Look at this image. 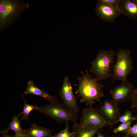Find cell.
<instances>
[{"mask_svg": "<svg viewBox=\"0 0 137 137\" xmlns=\"http://www.w3.org/2000/svg\"><path fill=\"white\" fill-rule=\"evenodd\" d=\"M81 73L82 76L77 78L79 83L74 84L78 87L75 93L81 97L80 102L91 107L96 102H100V99L104 95L101 90L104 86L98 82L96 77L93 78L87 70L85 73L82 72Z\"/></svg>", "mask_w": 137, "mask_h": 137, "instance_id": "6da1fadb", "label": "cell"}, {"mask_svg": "<svg viewBox=\"0 0 137 137\" xmlns=\"http://www.w3.org/2000/svg\"><path fill=\"white\" fill-rule=\"evenodd\" d=\"M29 6L22 0H1L0 31L14 24Z\"/></svg>", "mask_w": 137, "mask_h": 137, "instance_id": "7a4b0ae2", "label": "cell"}, {"mask_svg": "<svg viewBox=\"0 0 137 137\" xmlns=\"http://www.w3.org/2000/svg\"><path fill=\"white\" fill-rule=\"evenodd\" d=\"M116 53L112 50L99 51L95 59L91 62L90 70L96 77L98 81L111 77V65L114 62Z\"/></svg>", "mask_w": 137, "mask_h": 137, "instance_id": "3957f363", "label": "cell"}, {"mask_svg": "<svg viewBox=\"0 0 137 137\" xmlns=\"http://www.w3.org/2000/svg\"><path fill=\"white\" fill-rule=\"evenodd\" d=\"M130 50L120 49L116 53V61L111 67L112 75L111 80L121 81L122 83L129 82L127 77L133 68Z\"/></svg>", "mask_w": 137, "mask_h": 137, "instance_id": "277c9868", "label": "cell"}, {"mask_svg": "<svg viewBox=\"0 0 137 137\" xmlns=\"http://www.w3.org/2000/svg\"><path fill=\"white\" fill-rule=\"evenodd\" d=\"M38 111L40 113L52 118L59 123L69 121L73 122L78 119L77 114L71 113L63 104L57 101L40 107Z\"/></svg>", "mask_w": 137, "mask_h": 137, "instance_id": "5b68a950", "label": "cell"}, {"mask_svg": "<svg viewBox=\"0 0 137 137\" xmlns=\"http://www.w3.org/2000/svg\"><path fill=\"white\" fill-rule=\"evenodd\" d=\"M79 124L83 127L109 126L100 109L90 106L83 108Z\"/></svg>", "mask_w": 137, "mask_h": 137, "instance_id": "8992f818", "label": "cell"}, {"mask_svg": "<svg viewBox=\"0 0 137 137\" xmlns=\"http://www.w3.org/2000/svg\"><path fill=\"white\" fill-rule=\"evenodd\" d=\"M59 95L63 100L64 106L71 113L77 114L79 112V108L68 76L63 78V84Z\"/></svg>", "mask_w": 137, "mask_h": 137, "instance_id": "52a82bcc", "label": "cell"}, {"mask_svg": "<svg viewBox=\"0 0 137 137\" xmlns=\"http://www.w3.org/2000/svg\"><path fill=\"white\" fill-rule=\"evenodd\" d=\"M135 90L132 83H122L110 90L111 100L117 105L129 100L131 99Z\"/></svg>", "mask_w": 137, "mask_h": 137, "instance_id": "ba28073f", "label": "cell"}, {"mask_svg": "<svg viewBox=\"0 0 137 137\" xmlns=\"http://www.w3.org/2000/svg\"><path fill=\"white\" fill-rule=\"evenodd\" d=\"M117 5L108 4L98 0L95 8L96 13L103 21L113 23L121 14Z\"/></svg>", "mask_w": 137, "mask_h": 137, "instance_id": "9c48e42d", "label": "cell"}, {"mask_svg": "<svg viewBox=\"0 0 137 137\" xmlns=\"http://www.w3.org/2000/svg\"><path fill=\"white\" fill-rule=\"evenodd\" d=\"M100 109L110 126L109 130L116 124L121 116L119 108L112 100H106Z\"/></svg>", "mask_w": 137, "mask_h": 137, "instance_id": "30bf717a", "label": "cell"}, {"mask_svg": "<svg viewBox=\"0 0 137 137\" xmlns=\"http://www.w3.org/2000/svg\"><path fill=\"white\" fill-rule=\"evenodd\" d=\"M117 5L121 14L131 19H137V0H119Z\"/></svg>", "mask_w": 137, "mask_h": 137, "instance_id": "8fae6325", "label": "cell"}, {"mask_svg": "<svg viewBox=\"0 0 137 137\" xmlns=\"http://www.w3.org/2000/svg\"><path fill=\"white\" fill-rule=\"evenodd\" d=\"M24 93L26 95L32 94L39 96L47 99L50 102L57 101L56 96L51 95L40 89L35 85L32 80L28 81L27 87Z\"/></svg>", "mask_w": 137, "mask_h": 137, "instance_id": "7c38bea8", "label": "cell"}, {"mask_svg": "<svg viewBox=\"0 0 137 137\" xmlns=\"http://www.w3.org/2000/svg\"><path fill=\"white\" fill-rule=\"evenodd\" d=\"M23 133L27 137H52V132L49 129L33 123L29 129L24 130Z\"/></svg>", "mask_w": 137, "mask_h": 137, "instance_id": "4fadbf2b", "label": "cell"}, {"mask_svg": "<svg viewBox=\"0 0 137 137\" xmlns=\"http://www.w3.org/2000/svg\"><path fill=\"white\" fill-rule=\"evenodd\" d=\"M103 128L100 126L83 127L77 123L74 125L73 131L75 134V137H94L97 132Z\"/></svg>", "mask_w": 137, "mask_h": 137, "instance_id": "5bb4252c", "label": "cell"}, {"mask_svg": "<svg viewBox=\"0 0 137 137\" xmlns=\"http://www.w3.org/2000/svg\"><path fill=\"white\" fill-rule=\"evenodd\" d=\"M19 117L18 115H14L12 120L9 123L8 128L5 129L1 130L0 133L2 134L7 133L8 131L10 130H13L15 134L23 133L24 129H23L21 126L20 121L18 119Z\"/></svg>", "mask_w": 137, "mask_h": 137, "instance_id": "9a60e30c", "label": "cell"}, {"mask_svg": "<svg viewBox=\"0 0 137 137\" xmlns=\"http://www.w3.org/2000/svg\"><path fill=\"white\" fill-rule=\"evenodd\" d=\"M24 99V106L23 110L18 115L19 116L23 114L21 120L25 119L28 120V116L30 112L33 110H38L39 107L37 105H31L28 104L24 98L23 95H22Z\"/></svg>", "mask_w": 137, "mask_h": 137, "instance_id": "2e32d148", "label": "cell"}, {"mask_svg": "<svg viewBox=\"0 0 137 137\" xmlns=\"http://www.w3.org/2000/svg\"><path fill=\"white\" fill-rule=\"evenodd\" d=\"M66 123V126L64 129L52 137H75V133L72 131L71 132L69 130L68 122Z\"/></svg>", "mask_w": 137, "mask_h": 137, "instance_id": "e0dca14e", "label": "cell"}, {"mask_svg": "<svg viewBox=\"0 0 137 137\" xmlns=\"http://www.w3.org/2000/svg\"><path fill=\"white\" fill-rule=\"evenodd\" d=\"M137 119V118L133 116L132 112L129 110L127 111L122 115L121 116L116 122L125 123Z\"/></svg>", "mask_w": 137, "mask_h": 137, "instance_id": "ac0fdd59", "label": "cell"}, {"mask_svg": "<svg viewBox=\"0 0 137 137\" xmlns=\"http://www.w3.org/2000/svg\"><path fill=\"white\" fill-rule=\"evenodd\" d=\"M133 121L125 123H122L118 127L114 129L113 131L115 133L122 132L125 133L130 127L131 122Z\"/></svg>", "mask_w": 137, "mask_h": 137, "instance_id": "d6986e66", "label": "cell"}, {"mask_svg": "<svg viewBox=\"0 0 137 137\" xmlns=\"http://www.w3.org/2000/svg\"><path fill=\"white\" fill-rule=\"evenodd\" d=\"M125 134L134 137H137V123L132 127H130L129 129Z\"/></svg>", "mask_w": 137, "mask_h": 137, "instance_id": "ffe728a7", "label": "cell"}, {"mask_svg": "<svg viewBox=\"0 0 137 137\" xmlns=\"http://www.w3.org/2000/svg\"><path fill=\"white\" fill-rule=\"evenodd\" d=\"M131 100L132 104V107L137 108V89H135Z\"/></svg>", "mask_w": 137, "mask_h": 137, "instance_id": "44dd1931", "label": "cell"}, {"mask_svg": "<svg viewBox=\"0 0 137 137\" xmlns=\"http://www.w3.org/2000/svg\"><path fill=\"white\" fill-rule=\"evenodd\" d=\"M101 2L110 5H118L119 0H100Z\"/></svg>", "mask_w": 137, "mask_h": 137, "instance_id": "7402d4cb", "label": "cell"}, {"mask_svg": "<svg viewBox=\"0 0 137 137\" xmlns=\"http://www.w3.org/2000/svg\"><path fill=\"white\" fill-rule=\"evenodd\" d=\"M13 137H27L26 134L23 133H20L15 135L13 136Z\"/></svg>", "mask_w": 137, "mask_h": 137, "instance_id": "603a6c76", "label": "cell"}, {"mask_svg": "<svg viewBox=\"0 0 137 137\" xmlns=\"http://www.w3.org/2000/svg\"><path fill=\"white\" fill-rule=\"evenodd\" d=\"M101 129H100L96 133V134L97 135V137H105V135L101 133Z\"/></svg>", "mask_w": 137, "mask_h": 137, "instance_id": "cb8c5ba5", "label": "cell"}, {"mask_svg": "<svg viewBox=\"0 0 137 137\" xmlns=\"http://www.w3.org/2000/svg\"><path fill=\"white\" fill-rule=\"evenodd\" d=\"M3 135V137H13V136L11 135H9L7 133H4L2 134Z\"/></svg>", "mask_w": 137, "mask_h": 137, "instance_id": "d4e9b609", "label": "cell"}, {"mask_svg": "<svg viewBox=\"0 0 137 137\" xmlns=\"http://www.w3.org/2000/svg\"><path fill=\"white\" fill-rule=\"evenodd\" d=\"M121 137H130V136L128 135H125L124 136Z\"/></svg>", "mask_w": 137, "mask_h": 137, "instance_id": "484cf974", "label": "cell"}, {"mask_svg": "<svg viewBox=\"0 0 137 137\" xmlns=\"http://www.w3.org/2000/svg\"><path fill=\"white\" fill-rule=\"evenodd\" d=\"M136 117L137 118V117Z\"/></svg>", "mask_w": 137, "mask_h": 137, "instance_id": "4316f807", "label": "cell"}]
</instances>
